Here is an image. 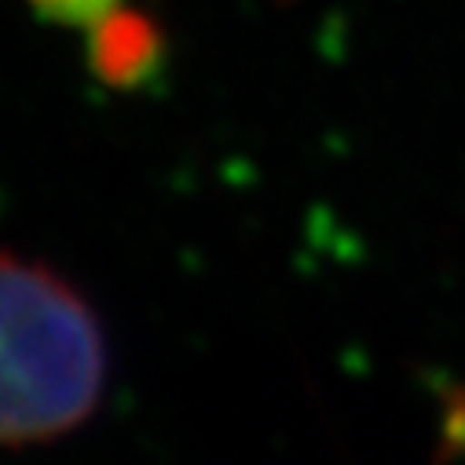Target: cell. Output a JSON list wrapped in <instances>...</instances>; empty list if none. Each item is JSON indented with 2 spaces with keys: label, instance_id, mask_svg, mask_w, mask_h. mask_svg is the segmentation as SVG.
Segmentation results:
<instances>
[{
  "label": "cell",
  "instance_id": "6da1fadb",
  "mask_svg": "<svg viewBox=\"0 0 465 465\" xmlns=\"http://www.w3.org/2000/svg\"><path fill=\"white\" fill-rule=\"evenodd\" d=\"M106 385V341L88 301L48 264L0 250V447L74 432Z\"/></svg>",
  "mask_w": 465,
  "mask_h": 465
},
{
  "label": "cell",
  "instance_id": "7a4b0ae2",
  "mask_svg": "<svg viewBox=\"0 0 465 465\" xmlns=\"http://www.w3.org/2000/svg\"><path fill=\"white\" fill-rule=\"evenodd\" d=\"M30 5L59 19L63 26H81V30H92L95 37L110 26H118L122 19H129L125 0H30Z\"/></svg>",
  "mask_w": 465,
  "mask_h": 465
}]
</instances>
